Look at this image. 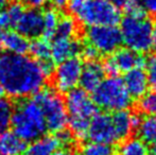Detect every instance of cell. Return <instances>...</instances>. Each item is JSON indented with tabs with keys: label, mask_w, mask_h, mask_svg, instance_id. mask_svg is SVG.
I'll use <instances>...</instances> for the list:
<instances>
[{
	"label": "cell",
	"mask_w": 156,
	"mask_h": 155,
	"mask_svg": "<svg viewBox=\"0 0 156 155\" xmlns=\"http://www.w3.org/2000/svg\"><path fill=\"white\" fill-rule=\"evenodd\" d=\"M46 77L38 63L26 54H0V84L4 93L15 98L35 95L43 88Z\"/></svg>",
	"instance_id": "obj_1"
},
{
	"label": "cell",
	"mask_w": 156,
	"mask_h": 155,
	"mask_svg": "<svg viewBox=\"0 0 156 155\" xmlns=\"http://www.w3.org/2000/svg\"><path fill=\"white\" fill-rule=\"evenodd\" d=\"M11 125L13 133L26 143H32L47 132L43 112L33 99H23L17 103L13 110Z\"/></svg>",
	"instance_id": "obj_2"
},
{
	"label": "cell",
	"mask_w": 156,
	"mask_h": 155,
	"mask_svg": "<svg viewBox=\"0 0 156 155\" xmlns=\"http://www.w3.org/2000/svg\"><path fill=\"white\" fill-rule=\"evenodd\" d=\"M65 105L68 123L73 136L80 139L86 138L91 118L98 113V106L93 98L86 90L76 87L67 93Z\"/></svg>",
	"instance_id": "obj_3"
},
{
	"label": "cell",
	"mask_w": 156,
	"mask_h": 155,
	"mask_svg": "<svg viewBox=\"0 0 156 155\" xmlns=\"http://www.w3.org/2000/svg\"><path fill=\"white\" fill-rule=\"evenodd\" d=\"M122 44L139 53H147L154 47L155 27L146 15L126 14L120 27Z\"/></svg>",
	"instance_id": "obj_4"
},
{
	"label": "cell",
	"mask_w": 156,
	"mask_h": 155,
	"mask_svg": "<svg viewBox=\"0 0 156 155\" xmlns=\"http://www.w3.org/2000/svg\"><path fill=\"white\" fill-rule=\"evenodd\" d=\"M91 98L99 108L113 113L127 110L133 100L125 88L123 80L117 76L103 79L93 91Z\"/></svg>",
	"instance_id": "obj_5"
},
{
	"label": "cell",
	"mask_w": 156,
	"mask_h": 155,
	"mask_svg": "<svg viewBox=\"0 0 156 155\" xmlns=\"http://www.w3.org/2000/svg\"><path fill=\"white\" fill-rule=\"evenodd\" d=\"M33 100L38 104L43 112L48 131L58 133L65 129L68 123V114L65 101L60 93L51 88H41L34 95Z\"/></svg>",
	"instance_id": "obj_6"
},
{
	"label": "cell",
	"mask_w": 156,
	"mask_h": 155,
	"mask_svg": "<svg viewBox=\"0 0 156 155\" xmlns=\"http://www.w3.org/2000/svg\"><path fill=\"white\" fill-rule=\"evenodd\" d=\"M73 14L86 27L116 26L121 18L120 11L107 0H83Z\"/></svg>",
	"instance_id": "obj_7"
},
{
	"label": "cell",
	"mask_w": 156,
	"mask_h": 155,
	"mask_svg": "<svg viewBox=\"0 0 156 155\" xmlns=\"http://www.w3.org/2000/svg\"><path fill=\"white\" fill-rule=\"evenodd\" d=\"M87 44L100 54H112L122 44L121 33L116 26H94L86 31Z\"/></svg>",
	"instance_id": "obj_8"
},
{
	"label": "cell",
	"mask_w": 156,
	"mask_h": 155,
	"mask_svg": "<svg viewBox=\"0 0 156 155\" xmlns=\"http://www.w3.org/2000/svg\"><path fill=\"white\" fill-rule=\"evenodd\" d=\"M146 58L142 53L136 52L127 47L118 48L102 64L104 72L112 76H118L120 72H127L134 68H144Z\"/></svg>",
	"instance_id": "obj_9"
},
{
	"label": "cell",
	"mask_w": 156,
	"mask_h": 155,
	"mask_svg": "<svg viewBox=\"0 0 156 155\" xmlns=\"http://www.w3.org/2000/svg\"><path fill=\"white\" fill-rule=\"evenodd\" d=\"M83 63L76 56L60 63L58 68L54 69L53 83L56 90L67 93L69 90L76 88L80 82Z\"/></svg>",
	"instance_id": "obj_10"
},
{
	"label": "cell",
	"mask_w": 156,
	"mask_h": 155,
	"mask_svg": "<svg viewBox=\"0 0 156 155\" xmlns=\"http://www.w3.org/2000/svg\"><path fill=\"white\" fill-rule=\"evenodd\" d=\"M87 137L94 143L107 145H114L119 141L111 115L107 113H97L90 120L87 131Z\"/></svg>",
	"instance_id": "obj_11"
},
{
	"label": "cell",
	"mask_w": 156,
	"mask_h": 155,
	"mask_svg": "<svg viewBox=\"0 0 156 155\" xmlns=\"http://www.w3.org/2000/svg\"><path fill=\"white\" fill-rule=\"evenodd\" d=\"M14 28L25 37L37 38L43 32V13L37 9L25 10Z\"/></svg>",
	"instance_id": "obj_12"
},
{
	"label": "cell",
	"mask_w": 156,
	"mask_h": 155,
	"mask_svg": "<svg viewBox=\"0 0 156 155\" xmlns=\"http://www.w3.org/2000/svg\"><path fill=\"white\" fill-rule=\"evenodd\" d=\"M82 44L76 38L53 37V41L50 44L51 58L54 64H60L70 58L79 55L82 51Z\"/></svg>",
	"instance_id": "obj_13"
},
{
	"label": "cell",
	"mask_w": 156,
	"mask_h": 155,
	"mask_svg": "<svg viewBox=\"0 0 156 155\" xmlns=\"http://www.w3.org/2000/svg\"><path fill=\"white\" fill-rule=\"evenodd\" d=\"M111 116L116 134H117L119 140L126 139L133 132V130L137 129L140 119H141L139 115L134 114L127 110L114 112V114Z\"/></svg>",
	"instance_id": "obj_14"
},
{
	"label": "cell",
	"mask_w": 156,
	"mask_h": 155,
	"mask_svg": "<svg viewBox=\"0 0 156 155\" xmlns=\"http://www.w3.org/2000/svg\"><path fill=\"white\" fill-rule=\"evenodd\" d=\"M123 83L132 99H139L148 93L149 81L144 68H134L125 72Z\"/></svg>",
	"instance_id": "obj_15"
},
{
	"label": "cell",
	"mask_w": 156,
	"mask_h": 155,
	"mask_svg": "<svg viewBox=\"0 0 156 155\" xmlns=\"http://www.w3.org/2000/svg\"><path fill=\"white\" fill-rule=\"evenodd\" d=\"M105 76L104 69L101 63L97 61H87L82 67L80 82L81 88L86 90L87 93H93L98 85L103 81Z\"/></svg>",
	"instance_id": "obj_16"
},
{
	"label": "cell",
	"mask_w": 156,
	"mask_h": 155,
	"mask_svg": "<svg viewBox=\"0 0 156 155\" xmlns=\"http://www.w3.org/2000/svg\"><path fill=\"white\" fill-rule=\"evenodd\" d=\"M60 146L56 136H41L26 148L23 155H52Z\"/></svg>",
	"instance_id": "obj_17"
},
{
	"label": "cell",
	"mask_w": 156,
	"mask_h": 155,
	"mask_svg": "<svg viewBox=\"0 0 156 155\" xmlns=\"http://www.w3.org/2000/svg\"><path fill=\"white\" fill-rule=\"evenodd\" d=\"M27 148V143L13 132L0 134V155H23Z\"/></svg>",
	"instance_id": "obj_18"
},
{
	"label": "cell",
	"mask_w": 156,
	"mask_h": 155,
	"mask_svg": "<svg viewBox=\"0 0 156 155\" xmlns=\"http://www.w3.org/2000/svg\"><path fill=\"white\" fill-rule=\"evenodd\" d=\"M2 46L5 50L15 54H26L29 51L30 43L27 37L19 34L18 32L9 31L3 33L2 37Z\"/></svg>",
	"instance_id": "obj_19"
},
{
	"label": "cell",
	"mask_w": 156,
	"mask_h": 155,
	"mask_svg": "<svg viewBox=\"0 0 156 155\" xmlns=\"http://www.w3.org/2000/svg\"><path fill=\"white\" fill-rule=\"evenodd\" d=\"M137 133L139 139L144 143H154L156 141V116L154 115H147L141 118L137 126Z\"/></svg>",
	"instance_id": "obj_20"
},
{
	"label": "cell",
	"mask_w": 156,
	"mask_h": 155,
	"mask_svg": "<svg viewBox=\"0 0 156 155\" xmlns=\"http://www.w3.org/2000/svg\"><path fill=\"white\" fill-rule=\"evenodd\" d=\"M118 155H150L146 143L139 138L126 139L118 150Z\"/></svg>",
	"instance_id": "obj_21"
},
{
	"label": "cell",
	"mask_w": 156,
	"mask_h": 155,
	"mask_svg": "<svg viewBox=\"0 0 156 155\" xmlns=\"http://www.w3.org/2000/svg\"><path fill=\"white\" fill-rule=\"evenodd\" d=\"M58 19L60 16L54 9H48L43 13V38L50 41L54 37Z\"/></svg>",
	"instance_id": "obj_22"
},
{
	"label": "cell",
	"mask_w": 156,
	"mask_h": 155,
	"mask_svg": "<svg viewBox=\"0 0 156 155\" xmlns=\"http://www.w3.org/2000/svg\"><path fill=\"white\" fill-rule=\"evenodd\" d=\"M78 32V26L72 17L63 16L58 19L54 37L73 38Z\"/></svg>",
	"instance_id": "obj_23"
},
{
	"label": "cell",
	"mask_w": 156,
	"mask_h": 155,
	"mask_svg": "<svg viewBox=\"0 0 156 155\" xmlns=\"http://www.w3.org/2000/svg\"><path fill=\"white\" fill-rule=\"evenodd\" d=\"M29 51L36 62L51 58V50H50L49 41L45 38H34L32 44H30ZM52 60V58H51Z\"/></svg>",
	"instance_id": "obj_24"
},
{
	"label": "cell",
	"mask_w": 156,
	"mask_h": 155,
	"mask_svg": "<svg viewBox=\"0 0 156 155\" xmlns=\"http://www.w3.org/2000/svg\"><path fill=\"white\" fill-rule=\"evenodd\" d=\"M81 155H115V149L113 145L91 141L83 147Z\"/></svg>",
	"instance_id": "obj_25"
},
{
	"label": "cell",
	"mask_w": 156,
	"mask_h": 155,
	"mask_svg": "<svg viewBox=\"0 0 156 155\" xmlns=\"http://www.w3.org/2000/svg\"><path fill=\"white\" fill-rule=\"evenodd\" d=\"M13 110L14 106L12 102L3 98L0 99V134L8 131V129L11 126Z\"/></svg>",
	"instance_id": "obj_26"
},
{
	"label": "cell",
	"mask_w": 156,
	"mask_h": 155,
	"mask_svg": "<svg viewBox=\"0 0 156 155\" xmlns=\"http://www.w3.org/2000/svg\"><path fill=\"white\" fill-rule=\"evenodd\" d=\"M139 106L140 112L146 115H154L156 116V93H146L141 98H139Z\"/></svg>",
	"instance_id": "obj_27"
},
{
	"label": "cell",
	"mask_w": 156,
	"mask_h": 155,
	"mask_svg": "<svg viewBox=\"0 0 156 155\" xmlns=\"http://www.w3.org/2000/svg\"><path fill=\"white\" fill-rule=\"evenodd\" d=\"M25 12V6L21 2H13L9 5V9L6 11L8 16L10 18L11 27H15V25L17 23V21L19 20V18L21 17L23 13Z\"/></svg>",
	"instance_id": "obj_28"
},
{
	"label": "cell",
	"mask_w": 156,
	"mask_h": 155,
	"mask_svg": "<svg viewBox=\"0 0 156 155\" xmlns=\"http://www.w3.org/2000/svg\"><path fill=\"white\" fill-rule=\"evenodd\" d=\"M147 76H148L149 87L156 93V56L149 60L147 63Z\"/></svg>",
	"instance_id": "obj_29"
},
{
	"label": "cell",
	"mask_w": 156,
	"mask_h": 155,
	"mask_svg": "<svg viewBox=\"0 0 156 155\" xmlns=\"http://www.w3.org/2000/svg\"><path fill=\"white\" fill-rule=\"evenodd\" d=\"M81 53L83 54V56H84L87 61H97V58L100 55V53L94 49L93 46L89 45V44H87L86 46H83Z\"/></svg>",
	"instance_id": "obj_30"
},
{
	"label": "cell",
	"mask_w": 156,
	"mask_h": 155,
	"mask_svg": "<svg viewBox=\"0 0 156 155\" xmlns=\"http://www.w3.org/2000/svg\"><path fill=\"white\" fill-rule=\"evenodd\" d=\"M142 8L144 13L156 15V0H136Z\"/></svg>",
	"instance_id": "obj_31"
},
{
	"label": "cell",
	"mask_w": 156,
	"mask_h": 155,
	"mask_svg": "<svg viewBox=\"0 0 156 155\" xmlns=\"http://www.w3.org/2000/svg\"><path fill=\"white\" fill-rule=\"evenodd\" d=\"M23 5H28L31 9H38L44 6L49 0H19Z\"/></svg>",
	"instance_id": "obj_32"
},
{
	"label": "cell",
	"mask_w": 156,
	"mask_h": 155,
	"mask_svg": "<svg viewBox=\"0 0 156 155\" xmlns=\"http://www.w3.org/2000/svg\"><path fill=\"white\" fill-rule=\"evenodd\" d=\"M9 27H11V23L10 18L8 16V13H6V11L1 10L0 11V29L4 30L8 29Z\"/></svg>",
	"instance_id": "obj_33"
},
{
	"label": "cell",
	"mask_w": 156,
	"mask_h": 155,
	"mask_svg": "<svg viewBox=\"0 0 156 155\" xmlns=\"http://www.w3.org/2000/svg\"><path fill=\"white\" fill-rule=\"evenodd\" d=\"M55 11H62L68 5V0H49Z\"/></svg>",
	"instance_id": "obj_34"
},
{
	"label": "cell",
	"mask_w": 156,
	"mask_h": 155,
	"mask_svg": "<svg viewBox=\"0 0 156 155\" xmlns=\"http://www.w3.org/2000/svg\"><path fill=\"white\" fill-rule=\"evenodd\" d=\"M112 5H114L115 8H117L118 10H121V9H125V6L129 4V2L131 0H107Z\"/></svg>",
	"instance_id": "obj_35"
},
{
	"label": "cell",
	"mask_w": 156,
	"mask_h": 155,
	"mask_svg": "<svg viewBox=\"0 0 156 155\" xmlns=\"http://www.w3.org/2000/svg\"><path fill=\"white\" fill-rule=\"evenodd\" d=\"M52 155H73V152L71 151L70 148L66 147H58Z\"/></svg>",
	"instance_id": "obj_36"
},
{
	"label": "cell",
	"mask_w": 156,
	"mask_h": 155,
	"mask_svg": "<svg viewBox=\"0 0 156 155\" xmlns=\"http://www.w3.org/2000/svg\"><path fill=\"white\" fill-rule=\"evenodd\" d=\"M83 2V0H68V6H69V10L72 13L76 10L79 5Z\"/></svg>",
	"instance_id": "obj_37"
},
{
	"label": "cell",
	"mask_w": 156,
	"mask_h": 155,
	"mask_svg": "<svg viewBox=\"0 0 156 155\" xmlns=\"http://www.w3.org/2000/svg\"><path fill=\"white\" fill-rule=\"evenodd\" d=\"M6 4H8V0H0V11L3 10Z\"/></svg>",
	"instance_id": "obj_38"
},
{
	"label": "cell",
	"mask_w": 156,
	"mask_h": 155,
	"mask_svg": "<svg viewBox=\"0 0 156 155\" xmlns=\"http://www.w3.org/2000/svg\"><path fill=\"white\" fill-rule=\"evenodd\" d=\"M152 149H151V154L152 155H156V141L154 143H152Z\"/></svg>",
	"instance_id": "obj_39"
},
{
	"label": "cell",
	"mask_w": 156,
	"mask_h": 155,
	"mask_svg": "<svg viewBox=\"0 0 156 155\" xmlns=\"http://www.w3.org/2000/svg\"><path fill=\"white\" fill-rule=\"evenodd\" d=\"M3 96H4V89H3V87L1 86V84H0V99L3 98Z\"/></svg>",
	"instance_id": "obj_40"
},
{
	"label": "cell",
	"mask_w": 156,
	"mask_h": 155,
	"mask_svg": "<svg viewBox=\"0 0 156 155\" xmlns=\"http://www.w3.org/2000/svg\"><path fill=\"white\" fill-rule=\"evenodd\" d=\"M2 37H3V30L0 29V48L2 46Z\"/></svg>",
	"instance_id": "obj_41"
},
{
	"label": "cell",
	"mask_w": 156,
	"mask_h": 155,
	"mask_svg": "<svg viewBox=\"0 0 156 155\" xmlns=\"http://www.w3.org/2000/svg\"><path fill=\"white\" fill-rule=\"evenodd\" d=\"M153 48H155V50H156V39H155V43H154V47Z\"/></svg>",
	"instance_id": "obj_42"
},
{
	"label": "cell",
	"mask_w": 156,
	"mask_h": 155,
	"mask_svg": "<svg viewBox=\"0 0 156 155\" xmlns=\"http://www.w3.org/2000/svg\"><path fill=\"white\" fill-rule=\"evenodd\" d=\"M154 27H155V33H156V25L154 26Z\"/></svg>",
	"instance_id": "obj_43"
}]
</instances>
